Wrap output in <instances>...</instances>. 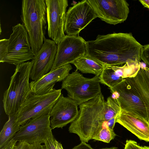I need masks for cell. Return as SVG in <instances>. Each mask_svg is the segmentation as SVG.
<instances>
[{"mask_svg":"<svg viewBox=\"0 0 149 149\" xmlns=\"http://www.w3.org/2000/svg\"><path fill=\"white\" fill-rule=\"evenodd\" d=\"M142 46L131 33L98 35L86 41V54L103 65L120 66L130 61L140 62Z\"/></svg>","mask_w":149,"mask_h":149,"instance_id":"6da1fadb","label":"cell"},{"mask_svg":"<svg viewBox=\"0 0 149 149\" xmlns=\"http://www.w3.org/2000/svg\"><path fill=\"white\" fill-rule=\"evenodd\" d=\"M105 101L102 93L79 105V113L68 129L77 134L81 141L88 142L95 131L102 127L106 121L104 113Z\"/></svg>","mask_w":149,"mask_h":149,"instance_id":"7a4b0ae2","label":"cell"},{"mask_svg":"<svg viewBox=\"0 0 149 149\" xmlns=\"http://www.w3.org/2000/svg\"><path fill=\"white\" fill-rule=\"evenodd\" d=\"M20 17L29 36L31 49L36 54L46 39L47 26L45 0H22Z\"/></svg>","mask_w":149,"mask_h":149,"instance_id":"3957f363","label":"cell"},{"mask_svg":"<svg viewBox=\"0 0 149 149\" xmlns=\"http://www.w3.org/2000/svg\"><path fill=\"white\" fill-rule=\"evenodd\" d=\"M33 63L32 60L16 66L2 100L3 109L8 116L17 113L32 93L29 79Z\"/></svg>","mask_w":149,"mask_h":149,"instance_id":"277c9868","label":"cell"},{"mask_svg":"<svg viewBox=\"0 0 149 149\" xmlns=\"http://www.w3.org/2000/svg\"><path fill=\"white\" fill-rule=\"evenodd\" d=\"M100 83L99 76L86 78L76 70L62 81L61 89L65 90L68 97L79 105L102 93Z\"/></svg>","mask_w":149,"mask_h":149,"instance_id":"5b68a950","label":"cell"},{"mask_svg":"<svg viewBox=\"0 0 149 149\" xmlns=\"http://www.w3.org/2000/svg\"><path fill=\"white\" fill-rule=\"evenodd\" d=\"M62 89L54 88L43 95L32 93L16 114V121L20 126L31 119L49 114L61 94Z\"/></svg>","mask_w":149,"mask_h":149,"instance_id":"8992f818","label":"cell"},{"mask_svg":"<svg viewBox=\"0 0 149 149\" xmlns=\"http://www.w3.org/2000/svg\"><path fill=\"white\" fill-rule=\"evenodd\" d=\"M109 89L111 97L116 100L120 109L134 113L148 121L149 111L129 78L123 79Z\"/></svg>","mask_w":149,"mask_h":149,"instance_id":"52a82bcc","label":"cell"},{"mask_svg":"<svg viewBox=\"0 0 149 149\" xmlns=\"http://www.w3.org/2000/svg\"><path fill=\"white\" fill-rule=\"evenodd\" d=\"M9 38L8 52L4 61L17 66L30 60L35 55L30 45L28 33L23 25L19 23L12 27Z\"/></svg>","mask_w":149,"mask_h":149,"instance_id":"ba28073f","label":"cell"},{"mask_svg":"<svg viewBox=\"0 0 149 149\" xmlns=\"http://www.w3.org/2000/svg\"><path fill=\"white\" fill-rule=\"evenodd\" d=\"M97 15L88 0L79 1L70 7L66 12L64 31L67 35L77 36Z\"/></svg>","mask_w":149,"mask_h":149,"instance_id":"9c48e42d","label":"cell"},{"mask_svg":"<svg viewBox=\"0 0 149 149\" xmlns=\"http://www.w3.org/2000/svg\"><path fill=\"white\" fill-rule=\"evenodd\" d=\"M49 114L31 119L21 125L13 139L30 144L44 143L45 139L52 134Z\"/></svg>","mask_w":149,"mask_h":149,"instance_id":"30bf717a","label":"cell"},{"mask_svg":"<svg viewBox=\"0 0 149 149\" xmlns=\"http://www.w3.org/2000/svg\"><path fill=\"white\" fill-rule=\"evenodd\" d=\"M97 17L115 25L124 22L129 13V4L125 0H88Z\"/></svg>","mask_w":149,"mask_h":149,"instance_id":"8fae6325","label":"cell"},{"mask_svg":"<svg viewBox=\"0 0 149 149\" xmlns=\"http://www.w3.org/2000/svg\"><path fill=\"white\" fill-rule=\"evenodd\" d=\"M48 36L58 45L65 36L64 27L68 6L67 0H45Z\"/></svg>","mask_w":149,"mask_h":149,"instance_id":"7c38bea8","label":"cell"},{"mask_svg":"<svg viewBox=\"0 0 149 149\" xmlns=\"http://www.w3.org/2000/svg\"><path fill=\"white\" fill-rule=\"evenodd\" d=\"M86 41L79 36L65 35L57 46L55 61L51 70L72 63L84 55Z\"/></svg>","mask_w":149,"mask_h":149,"instance_id":"4fadbf2b","label":"cell"},{"mask_svg":"<svg viewBox=\"0 0 149 149\" xmlns=\"http://www.w3.org/2000/svg\"><path fill=\"white\" fill-rule=\"evenodd\" d=\"M77 103L61 94L50 113V126L52 129L63 127L74 121L78 116Z\"/></svg>","mask_w":149,"mask_h":149,"instance_id":"5bb4252c","label":"cell"},{"mask_svg":"<svg viewBox=\"0 0 149 149\" xmlns=\"http://www.w3.org/2000/svg\"><path fill=\"white\" fill-rule=\"evenodd\" d=\"M57 46L52 40L46 39L40 50L32 60L33 63L30 78L36 81L49 72L55 61Z\"/></svg>","mask_w":149,"mask_h":149,"instance_id":"9a60e30c","label":"cell"},{"mask_svg":"<svg viewBox=\"0 0 149 149\" xmlns=\"http://www.w3.org/2000/svg\"><path fill=\"white\" fill-rule=\"evenodd\" d=\"M116 122L140 140L149 142V123L147 120L134 113L120 109Z\"/></svg>","mask_w":149,"mask_h":149,"instance_id":"2e32d148","label":"cell"},{"mask_svg":"<svg viewBox=\"0 0 149 149\" xmlns=\"http://www.w3.org/2000/svg\"><path fill=\"white\" fill-rule=\"evenodd\" d=\"M72 69L70 64H67L51 70L36 81H31L30 85L32 93L43 95L50 92L54 88L55 84L64 80Z\"/></svg>","mask_w":149,"mask_h":149,"instance_id":"e0dca14e","label":"cell"},{"mask_svg":"<svg viewBox=\"0 0 149 149\" xmlns=\"http://www.w3.org/2000/svg\"><path fill=\"white\" fill-rule=\"evenodd\" d=\"M129 79L149 111V77L144 70L140 69L136 76Z\"/></svg>","mask_w":149,"mask_h":149,"instance_id":"ac0fdd59","label":"cell"},{"mask_svg":"<svg viewBox=\"0 0 149 149\" xmlns=\"http://www.w3.org/2000/svg\"><path fill=\"white\" fill-rule=\"evenodd\" d=\"M72 64L76 67L77 70L83 73H90L99 76L101 73L103 66L85 54L77 59Z\"/></svg>","mask_w":149,"mask_h":149,"instance_id":"d6986e66","label":"cell"},{"mask_svg":"<svg viewBox=\"0 0 149 149\" xmlns=\"http://www.w3.org/2000/svg\"><path fill=\"white\" fill-rule=\"evenodd\" d=\"M16 113L8 116V119L0 132V149L13 139L19 129L21 126L16 121Z\"/></svg>","mask_w":149,"mask_h":149,"instance_id":"ffe728a7","label":"cell"},{"mask_svg":"<svg viewBox=\"0 0 149 149\" xmlns=\"http://www.w3.org/2000/svg\"><path fill=\"white\" fill-rule=\"evenodd\" d=\"M140 62L130 61L123 66L111 65L116 74L123 79L134 77L140 69Z\"/></svg>","mask_w":149,"mask_h":149,"instance_id":"44dd1931","label":"cell"},{"mask_svg":"<svg viewBox=\"0 0 149 149\" xmlns=\"http://www.w3.org/2000/svg\"><path fill=\"white\" fill-rule=\"evenodd\" d=\"M103 66V70L99 76L100 83L109 88L113 86L123 79L116 74L111 65H105Z\"/></svg>","mask_w":149,"mask_h":149,"instance_id":"7402d4cb","label":"cell"},{"mask_svg":"<svg viewBox=\"0 0 149 149\" xmlns=\"http://www.w3.org/2000/svg\"><path fill=\"white\" fill-rule=\"evenodd\" d=\"M105 123L102 127L95 131L92 139L108 143L114 139L117 135L114 132L113 130L109 128L106 125Z\"/></svg>","mask_w":149,"mask_h":149,"instance_id":"603a6c76","label":"cell"},{"mask_svg":"<svg viewBox=\"0 0 149 149\" xmlns=\"http://www.w3.org/2000/svg\"><path fill=\"white\" fill-rule=\"evenodd\" d=\"M105 105L104 116L106 121L116 116L120 109L116 100L111 96L107 98Z\"/></svg>","mask_w":149,"mask_h":149,"instance_id":"cb8c5ba5","label":"cell"},{"mask_svg":"<svg viewBox=\"0 0 149 149\" xmlns=\"http://www.w3.org/2000/svg\"><path fill=\"white\" fill-rule=\"evenodd\" d=\"M8 39H3L0 40V62L4 63L7 55L9 47Z\"/></svg>","mask_w":149,"mask_h":149,"instance_id":"d4e9b609","label":"cell"},{"mask_svg":"<svg viewBox=\"0 0 149 149\" xmlns=\"http://www.w3.org/2000/svg\"><path fill=\"white\" fill-rule=\"evenodd\" d=\"M140 56L141 59L149 67V44L143 46Z\"/></svg>","mask_w":149,"mask_h":149,"instance_id":"484cf974","label":"cell"},{"mask_svg":"<svg viewBox=\"0 0 149 149\" xmlns=\"http://www.w3.org/2000/svg\"><path fill=\"white\" fill-rule=\"evenodd\" d=\"M54 139L52 134L47 137L45 141L44 149H56Z\"/></svg>","mask_w":149,"mask_h":149,"instance_id":"4316f807","label":"cell"},{"mask_svg":"<svg viewBox=\"0 0 149 149\" xmlns=\"http://www.w3.org/2000/svg\"><path fill=\"white\" fill-rule=\"evenodd\" d=\"M124 149H143V148L135 141L127 140Z\"/></svg>","mask_w":149,"mask_h":149,"instance_id":"83f0119b","label":"cell"},{"mask_svg":"<svg viewBox=\"0 0 149 149\" xmlns=\"http://www.w3.org/2000/svg\"><path fill=\"white\" fill-rule=\"evenodd\" d=\"M33 145L30 144L25 142H18L14 149H33Z\"/></svg>","mask_w":149,"mask_h":149,"instance_id":"f1b7e54d","label":"cell"},{"mask_svg":"<svg viewBox=\"0 0 149 149\" xmlns=\"http://www.w3.org/2000/svg\"><path fill=\"white\" fill-rule=\"evenodd\" d=\"M72 149H93L91 146L86 142L81 141L80 144L74 146Z\"/></svg>","mask_w":149,"mask_h":149,"instance_id":"f546056e","label":"cell"},{"mask_svg":"<svg viewBox=\"0 0 149 149\" xmlns=\"http://www.w3.org/2000/svg\"><path fill=\"white\" fill-rule=\"evenodd\" d=\"M17 142V141L12 139L1 149H14L16 145Z\"/></svg>","mask_w":149,"mask_h":149,"instance_id":"4dcf8cb0","label":"cell"},{"mask_svg":"<svg viewBox=\"0 0 149 149\" xmlns=\"http://www.w3.org/2000/svg\"><path fill=\"white\" fill-rule=\"evenodd\" d=\"M116 117H114L110 119L105 123L106 125L109 128L112 130H113L115 124L116 123Z\"/></svg>","mask_w":149,"mask_h":149,"instance_id":"1f68e13d","label":"cell"},{"mask_svg":"<svg viewBox=\"0 0 149 149\" xmlns=\"http://www.w3.org/2000/svg\"><path fill=\"white\" fill-rule=\"evenodd\" d=\"M33 149H44V145H42L40 143H36L32 144Z\"/></svg>","mask_w":149,"mask_h":149,"instance_id":"d6a6232c","label":"cell"},{"mask_svg":"<svg viewBox=\"0 0 149 149\" xmlns=\"http://www.w3.org/2000/svg\"><path fill=\"white\" fill-rule=\"evenodd\" d=\"M139 1L145 7L149 9V0H140Z\"/></svg>","mask_w":149,"mask_h":149,"instance_id":"836d02e7","label":"cell"},{"mask_svg":"<svg viewBox=\"0 0 149 149\" xmlns=\"http://www.w3.org/2000/svg\"><path fill=\"white\" fill-rule=\"evenodd\" d=\"M54 143L56 149H63L62 144L54 139Z\"/></svg>","mask_w":149,"mask_h":149,"instance_id":"e575fe53","label":"cell"},{"mask_svg":"<svg viewBox=\"0 0 149 149\" xmlns=\"http://www.w3.org/2000/svg\"><path fill=\"white\" fill-rule=\"evenodd\" d=\"M140 69H144L147 66L146 64L144 62H140Z\"/></svg>","mask_w":149,"mask_h":149,"instance_id":"d590c367","label":"cell"},{"mask_svg":"<svg viewBox=\"0 0 149 149\" xmlns=\"http://www.w3.org/2000/svg\"><path fill=\"white\" fill-rule=\"evenodd\" d=\"M149 77V67L147 66L144 69Z\"/></svg>","mask_w":149,"mask_h":149,"instance_id":"8d00e7d4","label":"cell"},{"mask_svg":"<svg viewBox=\"0 0 149 149\" xmlns=\"http://www.w3.org/2000/svg\"><path fill=\"white\" fill-rule=\"evenodd\" d=\"M99 149H118V148L116 147H111L110 148H106Z\"/></svg>","mask_w":149,"mask_h":149,"instance_id":"74e56055","label":"cell"},{"mask_svg":"<svg viewBox=\"0 0 149 149\" xmlns=\"http://www.w3.org/2000/svg\"><path fill=\"white\" fill-rule=\"evenodd\" d=\"M143 149H149V146H143Z\"/></svg>","mask_w":149,"mask_h":149,"instance_id":"f35d334b","label":"cell"},{"mask_svg":"<svg viewBox=\"0 0 149 149\" xmlns=\"http://www.w3.org/2000/svg\"><path fill=\"white\" fill-rule=\"evenodd\" d=\"M0 34H1V24H0Z\"/></svg>","mask_w":149,"mask_h":149,"instance_id":"ab89813d","label":"cell"}]
</instances>
